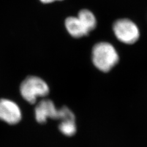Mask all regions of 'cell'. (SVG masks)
Instances as JSON below:
<instances>
[{
  "label": "cell",
  "mask_w": 147,
  "mask_h": 147,
  "mask_svg": "<svg viewBox=\"0 0 147 147\" xmlns=\"http://www.w3.org/2000/svg\"><path fill=\"white\" fill-rule=\"evenodd\" d=\"M22 112L19 106L8 99H0V119L9 125H16L21 120Z\"/></svg>",
  "instance_id": "obj_5"
},
{
  "label": "cell",
  "mask_w": 147,
  "mask_h": 147,
  "mask_svg": "<svg viewBox=\"0 0 147 147\" xmlns=\"http://www.w3.org/2000/svg\"><path fill=\"white\" fill-rule=\"evenodd\" d=\"M113 31L117 39L125 44L136 43L140 35L137 24L129 18H120L115 22Z\"/></svg>",
  "instance_id": "obj_4"
},
{
  "label": "cell",
  "mask_w": 147,
  "mask_h": 147,
  "mask_svg": "<svg viewBox=\"0 0 147 147\" xmlns=\"http://www.w3.org/2000/svg\"><path fill=\"white\" fill-rule=\"evenodd\" d=\"M35 118L39 123H44L47 119H59L61 121L68 119H76L74 113L68 107L64 106L58 109L52 100L48 99L41 100L34 109Z\"/></svg>",
  "instance_id": "obj_2"
},
{
  "label": "cell",
  "mask_w": 147,
  "mask_h": 147,
  "mask_svg": "<svg viewBox=\"0 0 147 147\" xmlns=\"http://www.w3.org/2000/svg\"><path fill=\"white\" fill-rule=\"evenodd\" d=\"M77 17L89 32L94 30L97 26V19L94 13L88 9H82Z\"/></svg>",
  "instance_id": "obj_7"
},
{
  "label": "cell",
  "mask_w": 147,
  "mask_h": 147,
  "mask_svg": "<svg viewBox=\"0 0 147 147\" xmlns=\"http://www.w3.org/2000/svg\"><path fill=\"white\" fill-rule=\"evenodd\" d=\"M50 92L48 84L43 79L36 76H29L20 85V93L26 102L34 104L39 98L47 96Z\"/></svg>",
  "instance_id": "obj_3"
},
{
  "label": "cell",
  "mask_w": 147,
  "mask_h": 147,
  "mask_svg": "<svg viewBox=\"0 0 147 147\" xmlns=\"http://www.w3.org/2000/svg\"><path fill=\"white\" fill-rule=\"evenodd\" d=\"M59 130L64 135L66 136H72L77 131L76 119H68L61 121L59 125Z\"/></svg>",
  "instance_id": "obj_8"
},
{
  "label": "cell",
  "mask_w": 147,
  "mask_h": 147,
  "mask_svg": "<svg viewBox=\"0 0 147 147\" xmlns=\"http://www.w3.org/2000/svg\"><path fill=\"white\" fill-rule=\"evenodd\" d=\"M43 4H50L56 1H63V0H39Z\"/></svg>",
  "instance_id": "obj_9"
},
{
  "label": "cell",
  "mask_w": 147,
  "mask_h": 147,
  "mask_svg": "<svg viewBox=\"0 0 147 147\" xmlns=\"http://www.w3.org/2000/svg\"><path fill=\"white\" fill-rule=\"evenodd\" d=\"M119 59L114 46L108 42L96 43L92 49L91 60L94 66L101 72H107L115 66Z\"/></svg>",
  "instance_id": "obj_1"
},
{
  "label": "cell",
  "mask_w": 147,
  "mask_h": 147,
  "mask_svg": "<svg viewBox=\"0 0 147 147\" xmlns=\"http://www.w3.org/2000/svg\"><path fill=\"white\" fill-rule=\"evenodd\" d=\"M64 26L69 34L74 38H81L90 33L77 16L67 17L64 21Z\"/></svg>",
  "instance_id": "obj_6"
}]
</instances>
